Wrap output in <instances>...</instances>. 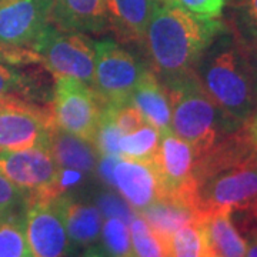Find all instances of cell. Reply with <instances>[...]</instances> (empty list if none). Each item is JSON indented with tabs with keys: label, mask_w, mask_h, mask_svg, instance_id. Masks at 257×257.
<instances>
[{
	"label": "cell",
	"mask_w": 257,
	"mask_h": 257,
	"mask_svg": "<svg viewBox=\"0 0 257 257\" xmlns=\"http://www.w3.org/2000/svg\"><path fill=\"white\" fill-rule=\"evenodd\" d=\"M82 257H110L104 250H101L99 247H93L90 250H87Z\"/></svg>",
	"instance_id": "d590c367"
},
{
	"label": "cell",
	"mask_w": 257,
	"mask_h": 257,
	"mask_svg": "<svg viewBox=\"0 0 257 257\" xmlns=\"http://www.w3.org/2000/svg\"><path fill=\"white\" fill-rule=\"evenodd\" d=\"M100 207L107 217H119L126 223L133 219V213H130L128 207L113 194H104L100 199Z\"/></svg>",
	"instance_id": "4dcf8cb0"
},
{
	"label": "cell",
	"mask_w": 257,
	"mask_h": 257,
	"mask_svg": "<svg viewBox=\"0 0 257 257\" xmlns=\"http://www.w3.org/2000/svg\"><path fill=\"white\" fill-rule=\"evenodd\" d=\"M130 237L135 257H169V240L163 239L139 213L130 220Z\"/></svg>",
	"instance_id": "44dd1931"
},
{
	"label": "cell",
	"mask_w": 257,
	"mask_h": 257,
	"mask_svg": "<svg viewBox=\"0 0 257 257\" xmlns=\"http://www.w3.org/2000/svg\"><path fill=\"white\" fill-rule=\"evenodd\" d=\"M28 62H40L32 49L0 46V97L18 96L29 99L32 82L18 67Z\"/></svg>",
	"instance_id": "ffe728a7"
},
{
	"label": "cell",
	"mask_w": 257,
	"mask_h": 257,
	"mask_svg": "<svg viewBox=\"0 0 257 257\" xmlns=\"http://www.w3.org/2000/svg\"><path fill=\"white\" fill-rule=\"evenodd\" d=\"M200 221L179 229L169 239V257H207Z\"/></svg>",
	"instance_id": "cb8c5ba5"
},
{
	"label": "cell",
	"mask_w": 257,
	"mask_h": 257,
	"mask_svg": "<svg viewBox=\"0 0 257 257\" xmlns=\"http://www.w3.org/2000/svg\"><path fill=\"white\" fill-rule=\"evenodd\" d=\"M231 32L240 43L257 40V0H240L237 3Z\"/></svg>",
	"instance_id": "484cf974"
},
{
	"label": "cell",
	"mask_w": 257,
	"mask_h": 257,
	"mask_svg": "<svg viewBox=\"0 0 257 257\" xmlns=\"http://www.w3.org/2000/svg\"><path fill=\"white\" fill-rule=\"evenodd\" d=\"M223 28L219 20L194 16L175 0H159L142 42L162 84L193 73L203 52Z\"/></svg>",
	"instance_id": "6da1fadb"
},
{
	"label": "cell",
	"mask_w": 257,
	"mask_h": 257,
	"mask_svg": "<svg viewBox=\"0 0 257 257\" xmlns=\"http://www.w3.org/2000/svg\"><path fill=\"white\" fill-rule=\"evenodd\" d=\"M49 149L60 169L77 173H92L101 157L93 143L73 136L57 126L50 135Z\"/></svg>",
	"instance_id": "9a60e30c"
},
{
	"label": "cell",
	"mask_w": 257,
	"mask_h": 257,
	"mask_svg": "<svg viewBox=\"0 0 257 257\" xmlns=\"http://www.w3.org/2000/svg\"><path fill=\"white\" fill-rule=\"evenodd\" d=\"M64 223L70 243L74 246H89L101 233L100 210L87 203L76 202L70 196L63 197Z\"/></svg>",
	"instance_id": "d6986e66"
},
{
	"label": "cell",
	"mask_w": 257,
	"mask_h": 257,
	"mask_svg": "<svg viewBox=\"0 0 257 257\" xmlns=\"http://www.w3.org/2000/svg\"><path fill=\"white\" fill-rule=\"evenodd\" d=\"M56 127L53 113L18 96L0 97V152L49 146Z\"/></svg>",
	"instance_id": "8992f818"
},
{
	"label": "cell",
	"mask_w": 257,
	"mask_h": 257,
	"mask_svg": "<svg viewBox=\"0 0 257 257\" xmlns=\"http://www.w3.org/2000/svg\"><path fill=\"white\" fill-rule=\"evenodd\" d=\"M113 187L138 213L163 197V187L153 160L117 157L113 167Z\"/></svg>",
	"instance_id": "7c38bea8"
},
{
	"label": "cell",
	"mask_w": 257,
	"mask_h": 257,
	"mask_svg": "<svg viewBox=\"0 0 257 257\" xmlns=\"http://www.w3.org/2000/svg\"><path fill=\"white\" fill-rule=\"evenodd\" d=\"M101 109L90 86L72 76H56L52 113L57 127L94 145Z\"/></svg>",
	"instance_id": "ba28073f"
},
{
	"label": "cell",
	"mask_w": 257,
	"mask_h": 257,
	"mask_svg": "<svg viewBox=\"0 0 257 257\" xmlns=\"http://www.w3.org/2000/svg\"><path fill=\"white\" fill-rule=\"evenodd\" d=\"M0 257H33L25 227V210L0 223Z\"/></svg>",
	"instance_id": "603a6c76"
},
{
	"label": "cell",
	"mask_w": 257,
	"mask_h": 257,
	"mask_svg": "<svg viewBox=\"0 0 257 257\" xmlns=\"http://www.w3.org/2000/svg\"><path fill=\"white\" fill-rule=\"evenodd\" d=\"M94 49L92 89L101 106H116L130 101L136 86L147 72L146 66L111 40L97 42Z\"/></svg>",
	"instance_id": "5b68a950"
},
{
	"label": "cell",
	"mask_w": 257,
	"mask_h": 257,
	"mask_svg": "<svg viewBox=\"0 0 257 257\" xmlns=\"http://www.w3.org/2000/svg\"><path fill=\"white\" fill-rule=\"evenodd\" d=\"M139 214H142L147 223L166 240L170 239L177 230L184 226L202 220L194 206L175 197H162Z\"/></svg>",
	"instance_id": "ac0fdd59"
},
{
	"label": "cell",
	"mask_w": 257,
	"mask_h": 257,
	"mask_svg": "<svg viewBox=\"0 0 257 257\" xmlns=\"http://www.w3.org/2000/svg\"><path fill=\"white\" fill-rule=\"evenodd\" d=\"M50 19L63 30L101 33L109 22L104 0H53Z\"/></svg>",
	"instance_id": "4fadbf2b"
},
{
	"label": "cell",
	"mask_w": 257,
	"mask_h": 257,
	"mask_svg": "<svg viewBox=\"0 0 257 257\" xmlns=\"http://www.w3.org/2000/svg\"><path fill=\"white\" fill-rule=\"evenodd\" d=\"M117 162V156H101L99 160V175L100 177L113 187V167Z\"/></svg>",
	"instance_id": "d6a6232c"
},
{
	"label": "cell",
	"mask_w": 257,
	"mask_h": 257,
	"mask_svg": "<svg viewBox=\"0 0 257 257\" xmlns=\"http://www.w3.org/2000/svg\"><path fill=\"white\" fill-rule=\"evenodd\" d=\"M103 110L109 114L111 121L121 132V135L133 133L147 123L142 111L132 101L116 106H103Z\"/></svg>",
	"instance_id": "4316f807"
},
{
	"label": "cell",
	"mask_w": 257,
	"mask_h": 257,
	"mask_svg": "<svg viewBox=\"0 0 257 257\" xmlns=\"http://www.w3.org/2000/svg\"><path fill=\"white\" fill-rule=\"evenodd\" d=\"M179 6L203 19H217L223 12L226 0H175Z\"/></svg>",
	"instance_id": "f546056e"
},
{
	"label": "cell",
	"mask_w": 257,
	"mask_h": 257,
	"mask_svg": "<svg viewBox=\"0 0 257 257\" xmlns=\"http://www.w3.org/2000/svg\"><path fill=\"white\" fill-rule=\"evenodd\" d=\"M123 135L116 124L111 121L109 114L101 109L100 120L96 132L94 146L97 147L100 156H117L119 155V140Z\"/></svg>",
	"instance_id": "83f0119b"
},
{
	"label": "cell",
	"mask_w": 257,
	"mask_h": 257,
	"mask_svg": "<svg viewBox=\"0 0 257 257\" xmlns=\"http://www.w3.org/2000/svg\"><path fill=\"white\" fill-rule=\"evenodd\" d=\"M243 126H244V130H246V133H247V136L250 138V140H251L254 145H257V107L256 110L250 114V117L244 121Z\"/></svg>",
	"instance_id": "836d02e7"
},
{
	"label": "cell",
	"mask_w": 257,
	"mask_h": 257,
	"mask_svg": "<svg viewBox=\"0 0 257 257\" xmlns=\"http://www.w3.org/2000/svg\"><path fill=\"white\" fill-rule=\"evenodd\" d=\"M153 163L163 187V197H175L196 204V163L197 157L193 147L172 130L162 132ZM199 211V210H197ZM200 214V213H199Z\"/></svg>",
	"instance_id": "30bf717a"
},
{
	"label": "cell",
	"mask_w": 257,
	"mask_h": 257,
	"mask_svg": "<svg viewBox=\"0 0 257 257\" xmlns=\"http://www.w3.org/2000/svg\"><path fill=\"white\" fill-rule=\"evenodd\" d=\"M194 73L211 100L237 123L244 124L256 110L254 87L241 45L226 26L206 47Z\"/></svg>",
	"instance_id": "7a4b0ae2"
},
{
	"label": "cell",
	"mask_w": 257,
	"mask_h": 257,
	"mask_svg": "<svg viewBox=\"0 0 257 257\" xmlns=\"http://www.w3.org/2000/svg\"><path fill=\"white\" fill-rule=\"evenodd\" d=\"M240 45H241V50H243V55H244L246 63H247L248 73L251 77L257 99V40L248 42V43H240Z\"/></svg>",
	"instance_id": "1f68e13d"
},
{
	"label": "cell",
	"mask_w": 257,
	"mask_h": 257,
	"mask_svg": "<svg viewBox=\"0 0 257 257\" xmlns=\"http://www.w3.org/2000/svg\"><path fill=\"white\" fill-rule=\"evenodd\" d=\"M30 49L55 76H72L93 87L96 49L83 33L47 25Z\"/></svg>",
	"instance_id": "277c9868"
},
{
	"label": "cell",
	"mask_w": 257,
	"mask_h": 257,
	"mask_svg": "<svg viewBox=\"0 0 257 257\" xmlns=\"http://www.w3.org/2000/svg\"><path fill=\"white\" fill-rule=\"evenodd\" d=\"M104 251L110 257H135L127 223L119 217H107L101 226Z\"/></svg>",
	"instance_id": "d4e9b609"
},
{
	"label": "cell",
	"mask_w": 257,
	"mask_h": 257,
	"mask_svg": "<svg viewBox=\"0 0 257 257\" xmlns=\"http://www.w3.org/2000/svg\"><path fill=\"white\" fill-rule=\"evenodd\" d=\"M163 86L172 109V132L193 147L197 159L243 126L211 100L194 72Z\"/></svg>",
	"instance_id": "3957f363"
},
{
	"label": "cell",
	"mask_w": 257,
	"mask_h": 257,
	"mask_svg": "<svg viewBox=\"0 0 257 257\" xmlns=\"http://www.w3.org/2000/svg\"><path fill=\"white\" fill-rule=\"evenodd\" d=\"M159 0H104L107 22L126 42H142Z\"/></svg>",
	"instance_id": "5bb4252c"
},
{
	"label": "cell",
	"mask_w": 257,
	"mask_h": 257,
	"mask_svg": "<svg viewBox=\"0 0 257 257\" xmlns=\"http://www.w3.org/2000/svg\"><path fill=\"white\" fill-rule=\"evenodd\" d=\"M26 194L0 173V223L25 210Z\"/></svg>",
	"instance_id": "f1b7e54d"
},
{
	"label": "cell",
	"mask_w": 257,
	"mask_h": 257,
	"mask_svg": "<svg viewBox=\"0 0 257 257\" xmlns=\"http://www.w3.org/2000/svg\"><path fill=\"white\" fill-rule=\"evenodd\" d=\"M130 101L142 111L147 123L160 132L172 130V109L167 90L153 72L147 70L145 73L132 94Z\"/></svg>",
	"instance_id": "e0dca14e"
},
{
	"label": "cell",
	"mask_w": 257,
	"mask_h": 257,
	"mask_svg": "<svg viewBox=\"0 0 257 257\" xmlns=\"http://www.w3.org/2000/svg\"><path fill=\"white\" fill-rule=\"evenodd\" d=\"M207 250L217 257H246L247 243L227 210L211 211L200 220Z\"/></svg>",
	"instance_id": "2e32d148"
},
{
	"label": "cell",
	"mask_w": 257,
	"mask_h": 257,
	"mask_svg": "<svg viewBox=\"0 0 257 257\" xmlns=\"http://www.w3.org/2000/svg\"><path fill=\"white\" fill-rule=\"evenodd\" d=\"M63 193L26 199L25 227L33 257H66L70 248L64 223Z\"/></svg>",
	"instance_id": "9c48e42d"
},
{
	"label": "cell",
	"mask_w": 257,
	"mask_h": 257,
	"mask_svg": "<svg viewBox=\"0 0 257 257\" xmlns=\"http://www.w3.org/2000/svg\"><path fill=\"white\" fill-rule=\"evenodd\" d=\"M247 236V250H246V257H257V229L250 231L246 234Z\"/></svg>",
	"instance_id": "e575fe53"
},
{
	"label": "cell",
	"mask_w": 257,
	"mask_h": 257,
	"mask_svg": "<svg viewBox=\"0 0 257 257\" xmlns=\"http://www.w3.org/2000/svg\"><path fill=\"white\" fill-rule=\"evenodd\" d=\"M0 173L26 194V199L63 193L62 169L49 146L0 152Z\"/></svg>",
	"instance_id": "52a82bcc"
},
{
	"label": "cell",
	"mask_w": 257,
	"mask_h": 257,
	"mask_svg": "<svg viewBox=\"0 0 257 257\" xmlns=\"http://www.w3.org/2000/svg\"><path fill=\"white\" fill-rule=\"evenodd\" d=\"M53 0H0V46L32 47L47 26Z\"/></svg>",
	"instance_id": "8fae6325"
},
{
	"label": "cell",
	"mask_w": 257,
	"mask_h": 257,
	"mask_svg": "<svg viewBox=\"0 0 257 257\" xmlns=\"http://www.w3.org/2000/svg\"><path fill=\"white\" fill-rule=\"evenodd\" d=\"M162 132L146 123L133 133L123 135L119 140L120 157L139 159V160H153L156 155Z\"/></svg>",
	"instance_id": "7402d4cb"
}]
</instances>
